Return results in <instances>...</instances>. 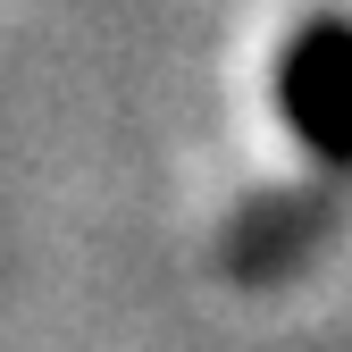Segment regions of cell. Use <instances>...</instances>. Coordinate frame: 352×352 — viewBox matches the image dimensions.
I'll return each instance as SVG.
<instances>
[{
    "mask_svg": "<svg viewBox=\"0 0 352 352\" xmlns=\"http://www.w3.org/2000/svg\"><path fill=\"white\" fill-rule=\"evenodd\" d=\"M285 126L319 151V168H352V25L319 17L294 34V51L277 67Z\"/></svg>",
    "mask_w": 352,
    "mask_h": 352,
    "instance_id": "obj_1",
    "label": "cell"
},
{
    "mask_svg": "<svg viewBox=\"0 0 352 352\" xmlns=\"http://www.w3.org/2000/svg\"><path fill=\"white\" fill-rule=\"evenodd\" d=\"M319 235H327V201H311V193L260 201V210H243V227H235V269H243V277H277V269H294Z\"/></svg>",
    "mask_w": 352,
    "mask_h": 352,
    "instance_id": "obj_2",
    "label": "cell"
}]
</instances>
